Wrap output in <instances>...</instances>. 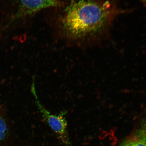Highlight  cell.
<instances>
[{"label": "cell", "instance_id": "1", "mask_svg": "<svg viewBox=\"0 0 146 146\" xmlns=\"http://www.w3.org/2000/svg\"><path fill=\"white\" fill-rule=\"evenodd\" d=\"M124 11L109 0H72L65 9L62 25L71 37L100 41Z\"/></svg>", "mask_w": 146, "mask_h": 146}, {"label": "cell", "instance_id": "2", "mask_svg": "<svg viewBox=\"0 0 146 146\" xmlns=\"http://www.w3.org/2000/svg\"><path fill=\"white\" fill-rule=\"evenodd\" d=\"M31 90L35 98L36 107L41 113L43 119L64 145L66 146H72L67 132V123L65 116L66 111H62L59 114L54 115L50 113L43 106L36 94L34 78H33Z\"/></svg>", "mask_w": 146, "mask_h": 146}, {"label": "cell", "instance_id": "3", "mask_svg": "<svg viewBox=\"0 0 146 146\" xmlns=\"http://www.w3.org/2000/svg\"><path fill=\"white\" fill-rule=\"evenodd\" d=\"M18 15H30L42 9L59 5L58 0H19Z\"/></svg>", "mask_w": 146, "mask_h": 146}, {"label": "cell", "instance_id": "4", "mask_svg": "<svg viewBox=\"0 0 146 146\" xmlns=\"http://www.w3.org/2000/svg\"><path fill=\"white\" fill-rule=\"evenodd\" d=\"M119 146H146V141L135 135L124 140Z\"/></svg>", "mask_w": 146, "mask_h": 146}, {"label": "cell", "instance_id": "5", "mask_svg": "<svg viewBox=\"0 0 146 146\" xmlns=\"http://www.w3.org/2000/svg\"><path fill=\"white\" fill-rule=\"evenodd\" d=\"M8 130L6 120L0 110V142L4 139L8 133Z\"/></svg>", "mask_w": 146, "mask_h": 146}, {"label": "cell", "instance_id": "6", "mask_svg": "<svg viewBox=\"0 0 146 146\" xmlns=\"http://www.w3.org/2000/svg\"><path fill=\"white\" fill-rule=\"evenodd\" d=\"M135 135L146 141V117L142 120Z\"/></svg>", "mask_w": 146, "mask_h": 146}]
</instances>
